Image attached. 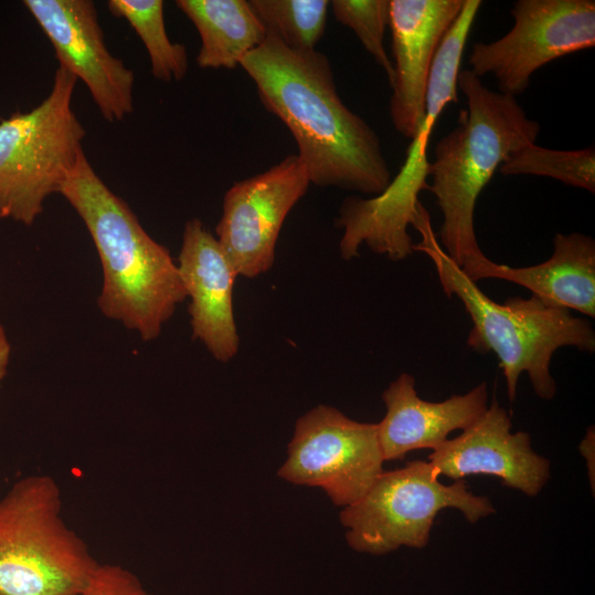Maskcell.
I'll return each instance as SVG.
<instances>
[{
	"mask_svg": "<svg viewBox=\"0 0 595 595\" xmlns=\"http://www.w3.org/2000/svg\"><path fill=\"white\" fill-rule=\"evenodd\" d=\"M240 66L262 106L293 136L311 184L375 196L388 187L392 177L380 139L339 97L326 55L267 36Z\"/></svg>",
	"mask_w": 595,
	"mask_h": 595,
	"instance_id": "6da1fadb",
	"label": "cell"
},
{
	"mask_svg": "<svg viewBox=\"0 0 595 595\" xmlns=\"http://www.w3.org/2000/svg\"><path fill=\"white\" fill-rule=\"evenodd\" d=\"M60 194L82 218L97 249L102 270L100 312L144 342L155 339L187 298L170 251L144 230L85 154Z\"/></svg>",
	"mask_w": 595,
	"mask_h": 595,
	"instance_id": "7a4b0ae2",
	"label": "cell"
},
{
	"mask_svg": "<svg viewBox=\"0 0 595 595\" xmlns=\"http://www.w3.org/2000/svg\"><path fill=\"white\" fill-rule=\"evenodd\" d=\"M411 225L421 235V241L413 245V251L423 252L431 259L445 294L462 301L473 322L466 343L476 351H491L497 356L509 400L516 399L522 372L528 374L538 397L552 399L556 393L550 372L552 356L563 346L593 353L595 333L589 322L534 296H513L505 303L495 302L445 253L432 229L429 212L421 202Z\"/></svg>",
	"mask_w": 595,
	"mask_h": 595,
	"instance_id": "3957f363",
	"label": "cell"
},
{
	"mask_svg": "<svg viewBox=\"0 0 595 595\" xmlns=\"http://www.w3.org/2000/svg\"><path fill=\"white\" fill-rule=\"evenodd\" d=\"M457 88L467 108L435 145L429 191L443 215L440 245L462 268L482 251L474 226L479 194L511 152L536 143L540 125L527 116L516 97L490 90L470 69L459 72Z\"/></svg>",
	"mask_w": 595,
	"mask_h": 595,
	"instance_id": "277c9868",
	"label": "cell"
},
{
	"mask_svg": "<svg viewBox=\"0 0 595 595\" xmlns=\"http://www.w3.org/2000/svg\"><path fill=\"white\" fill-rule=\"evenodd\" d=\"M46 474L17 480L0 498V595H74L99 563L64 520Z\"/></svg>",
	"mask_w": 595,
	"mask_h": 595,
	"instance_id": "5b68a950",
	"label": "cell"
},
{
	"mask_svg": "<svg viewBox=\"0 0 595 595\" xmlns=\"http://www.w3.org/2000/svg\"><path fill=\"white\" fill-rule=\"evenodd\" d=\"M77 78L58 67L48 96L0 121V218L31 226L85 154L72 109Z\"/></svg>",
	"mask_w": 595,
	"mask_h": 595,
	"instance_id": "8992f818",
	"label": "cell"
},
{
	"mask_svg": "<svg viewBox=\"0 0 595 595\" xmlns=\"http://www.w3.org/2000/svg\"><path fill=\"white\" fill-rule=\"evenodd\" d=\"M439 477L430 462L420 459L383 470L359 500L339 513L348 545L372 555L400 547L422 549L441 510L456 508L472 523L495 512L490 500L470 493L463 479L444 485Z\"/></svg>",
	"mask_w": 595,
	"mask_h": 595,
	"instance_id": "52a82bcc",
	"label": "cell"
},
{
	"mask_svg": "<svg viewBox=\"0 0 595 595\" xmlns=\"http://www.w3.org/2000/svg\"><path fill=\"white\" fill-rule=\"evenodd\" d=\"M377 423L359 422L326 404L295 422L280 478L318 487L338 507L359 500L383 472Z\"/></svg>",
	"mask_w": 595,
	"mask_h": 595,
	"instance_id": "ba28073f",
	"label": "cell"
},
{
	"mask_svg": "<svg viewBox=\"0 0 595 595\" xmlns=\"http://www.w3.org/2000/svg\"><path fill=\"white\" fill-rule=\"evenodd\" d=\"M510 14L509 32L475 43L468 60L476 76L497 79L500 93L516 97L545 64L595 46L594 0H518Z\"/></svg>",
	"mask_w": 595,
	"mask_h": 595,
	"instance_id": "9c48e42d",
	"label": "cell"
},
{
	"mask_svg": "<svg viewBox=\"0 0 595 595\" xmlns=\"http://www.w3.org/2000/svg\"><path fill=\"white\" fill-rule=\"evenodd\" d=\"M310 184L300 156L289 154L226 192L216 239L237 275L255 278L272 267L284 219Z\"/></svg>",
	"mask_w": 595,
	"mask_h": 595,
	"instance_id": "30bf717a",
	"label": "cell"
},
{
	"mask_svg": "<svg viewBox=\"0 0 595 595\" xmlns=\"http://www.w3.org/2000/svg\"><path fill=\"white\" fill-rule=\"evenodd\" d=\"M446 106L442 96L428 95L423 121L397 176L375 197L349 196L342 203L336 226L344 230L339 251L345 260L358 257L363 245L392 261H401L414 252L408 226L420 202L419 193L429 190L428 145L435 122Z\"/></svg>",
	"mask_w": 595,
	"mask_h": 595,
	"instance_id": "8fae6325",
	"label": "cell"
},
{
	"mask_svg": "<svg viewBox=\"0 0 595 595\" xmlns=\"http://www.w3.org/2000/svg\"><path fill=\"white\" fill-rule=\"evenodd\" d=\"M51 41L58 67L86 84L102 117L122 120L133 109V72L105 44L90 0H25Z\"/></svg>",
	"mask_w": 595,
	"mask_h": 595,
	"instance_id": "7c38bea8",
	"label": "cell"
},
{
	"mask_svg": "<svg viewBox=\"0 0 595 595\" xmlns=\"http://www.w3.org/2000/svg\"><path fill=\"white\" fill-rule=\"evenodd\" d=\"M464 0H390L393 56L389 113L394 129L413 139L424 117V99L436 51Z\"/></svg>",
	"mask_w": 595,
	"mask_h": 595,
	"instance_id": "4fadbf2b",
	"label": "cell"
},
{
	"mask_svg": "<svg viewBox=\"0 0 595 595\" xmlns=\"http://www.w3.org/2000/svg\"><path fill=\"white\" fill-rule=\"evenodd\" d=\"M512 423L496 399L470 426L446 440L429 455L444 475L459 480L469 475H491L509 488L537 496L550 477V462L531 447L527 432H511Z\"/></svg>",
	"mask_w": 595,
	"mask_h": 595,
	"instance_id": "5bb4252c",
	"label": "cell"
},
{
	"mask_svg": "<svg viewBox=\"0 0 595 595\" xmlns=\"http://www.w3.org/2000/svg\"><path fill=\"white\" fill-rule=\"evenodd\" d=\"M177 268L191 299L193 338L202 342L215 359L230 360L239 348L232 310L237 273L216 237L197 218L185 224Z\"/></svg>",
	"mask_w": 595,
	"mask_h": 595,
	"instance_id": "9a60e30c",
	"label": "cell"
},
{
	"mask_svg": "<svg viewBox=\"0 0 595 595\" xmlns=\"http://www.w3.org/2000/svg\"><path fill=\"white\" fill-rule=\"evenodd\" d=\"M383 419L377 423L378 439L386 461L401 459L420 448L436 450L456 430H465L487 410V383L441 402L421 399L415 379L401 374L382 393Z\"/></svg>",
	"mask_w": 595,
	"mask_h": 595,
	"instance_id": "2e32d148",
	"label": "cell"
},
{
	"mask_svg": "<svg viewBox=\"0 0 595 595\" xmlns=\"http://www.w3.org/2000/svg\"><path fill=\"white\" fill-rule=\"evenodd\" d=\"M462 270L473 282L509 281L528 289L548 305L595 316V241L591 236L556 234L552 256L536 266L509 267L491 261L480 251Z\"/></svg>",
	"mask_w": 595,
	"mask_h": 595,
	"instance_id": "e0dca14e",
	"label": "cell"
},
{
	"mask_svg": "<svg viewBox=\"0 0 595 595\" xmlns=\"http://www.w3.org/2000/svg\"><path fill=\"white\" fill-rule=\"evenodd\" d=\"M176 7L193 22L201 47L202 68H235L258 47L267 33L247 0H177Z\"/></svg>",
	"mask_w": 595,
	"mask_h": 595,
	"instance_id": "ac0fdd59",
	"label": "cell"
},
{
	"mask_svg": "<svg viewBox=\"0 0 595 595\" xmlns=\"http://www.w3.org/2000/svg\"><path fill=\"white\" fill-rule=\"evenodd\" d=\"M162 0H110V12L126 19L149 54L152 75L162 80H181L188 67L184 45L167 36Z\"/></svg>",
	"mask_w": 595,
	"mask_h": 595,
	"instance_id": "d6986e66",
	"label": "cell"
},
{
	"mask_svg": "<svg viewBox=\"0 0 595 595\" xmlns=\"http://www.w3.org/2000/svg\"><path fill=\"white\" fill-rule=\"evenodd\" d=\"M267 36L295 51L315 50L327 20V0H249Z\"/></svg>",
	"mask_w": 595,
	"mask_h": 595,
	"instance_id": "ffe728a7",
	"label": "cell"
},
{
	"mask_svg": "<svg viewBox=\"0 0 595 595\" xmlns=\"http://www.w3.org/2000/svg\"><path fill=\"white\" fill-rule=\"evenodd\" d=\"M502 175H537L595 193V149L553 150L536 143L511 152L500 164Z\"/></svg>",
	"mask_w": 595,
	"mask_h": 595,
	"instance_id": "44dd1931",
	"label": "cell"
},
{
	"mask_svg": "<svg viewBox=\"0 0 595 595\" xmlns=\"http://www.w3.org/2000/svg\"><path fill=\"white\" fill-rule=\"evenodd\" d=\"M329 6L336 21L354 31L391 84L393 66L383 45L390 21V0H333Z\"/></svg>",
	"mask_w": 595,
	"mask_h": 595,
	"instance_id": "7402d4cb",
	"label": "cell"
},
{
	"mask_svg": "<svg viewBox=\"0 0 595 595\" xmlns=\"http://www.w3.org/2000/svg\"><path fill=\"white\" fill-rule=\"evenodd\" d=\"M74 595H155L129 569L115 563H98L86 584Z\"/></svg>",
	"mask_w": 595,
	"mask_h": 595,
	"instance_id": "603a6c76",
	"label": "cell"
},
{
	"mask_svg": "<svg viewBox=\"0 0 595 595\" xmlns=\"http://www.w3.org/2000/svg\"><path fill=\"white\" fill-rule=\"evenodd\" d=\"M11 357V344L4 327L0 324V389L7 376Z\"/></svg>",
	"mask_w": 595,
	"mask_h": 595,
	"instance_id": "cb8c5ba5",
	"label": "cell"
}]
</instances>
